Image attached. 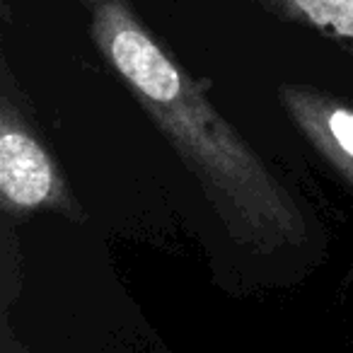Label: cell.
<instances>
[{"label":"cell","mask_w":353,"mask_h":353,"mask_svg":"<svg viewBox=\"0 0 353 353\" xmlns=\"http://www.w3.org/2000/svg\"><path fill=\"white\" fill-rule=\"evenodd\" d=\"M3 353H22V348H17V346H12V339H10V334H8V329H3Z\"/></svg>","instance_id":"cell-5"},{"label":"cell","mask_w":353,"mask_h":353,"mask_svg":"<svg viewBox=\"0 0 353 353\" xmlns=\"http://www.w3.org/2000/svg\"><path fill=\"white\" fill-rule=\"evenodd\" d=\"M0 92V203L6 218L54 211L83 221V208L70 194L63 172L12 97L10 70L3 65Z\"/></svg>","instance_id":"cell-2"},{"label":"cell","mask_w":353,"mask_h":353,"mask_svg":"<svg viewBox=\"0 0 353 353\" xmlns=\"http://www.w3.org/2000/svg\"><path fill=\"white\" fill-rule=\"evenodd\" d=\"M279 102L310 148L353 189V104L295 83L281 85Z\"/></svg>","instance_id":"cell-3"},{"label":"cell","mask_w":353,"mask_h":353,"mask_svg":"<svg viewBox=\"0 0 353 353\" xmlns=\"http://www.w3.org/2000/svg\"><path fill=\"white\" fill-rule=\"evenodd\" d=\"M88 32L240 247L276 254L310 240L295 194L162 46L131 0H78Z\"/></svg>","instance_id":"cell-1"},{"label":"cell","mask_w":353,"mask_h":353,"mask_svg":"<svg viewBox=\"0 0 353 353\" xmlns=\"http://www.w3.org/2000/svg\"><path fill=\"white\" fill-rule=\"evenodd\" d=\"M269 15L312 30L353 54V0H247Z\"/></svg>","instance_id":"cell-4"}]
</instances>
